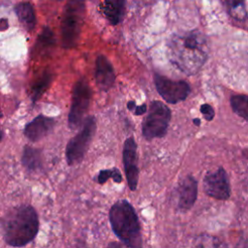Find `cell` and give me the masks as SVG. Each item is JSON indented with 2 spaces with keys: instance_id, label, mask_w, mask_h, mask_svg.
I'll use <instances>...</instances> for the list:
<instances>
[{
  "instance_id": "8fae6325",
  "label": "cell",
  "mask_w": 248,
  "mask_h": 248,
  "mask_svg": "<svg viewBox=\"0 0 248 248\" xmlns=\"http://www.w3.org/2000/svg\"><path fill=\"white\" fill-rule=\"evenodd\" d=\"M178 208L187 211L193 207L198 197V182L192 175H187L180 180L177 186Z\"/></svg>"
},
{
  "instance_id": "52a82bcc",
  "label": "cell",
  "mask_w": 248,
  "mask_h": 248,
  "mask_svg": "<svg viewBox=\"0 0 248 248\" xmlns=\"http://www.w3.org/2000/svg\"><path fill=\"white\" fill-rule=\"evenodd\" d=\"M92 97V90L85 78L78 79L73 89L71 108L68 122L71 129H77L81 124Z\"/></svg>"
},
{
  "instance_id": "7a4b0ae2",
  "label": "cell",
  "mask_w": 248,
  "mask_h": 248,
  "mask_svg": "<svg viewBox=\"0 0 248 248\" xmlns=\"http://www.w3.org/2000/svg\"><path fill=\"white\" fill-rule=\"evenodd\" d=\"M5 242L22 247L31 242L39 231V218L35 208L22 204L11 209L1 220Z\"/></svg>"
},
{
  "instance_id": "6da1fadb",
  "label": "cell",
  "mask_w": 248,
  "mask_h": 248,
  "mask_svg": "<svg viewBox=\"0 0 248 248\" xmlns=\"http://www.w3.org/2000/svg\"><path fill=\"white\" fill-rule=\"evenodd\" d=\"M169 56L181 72L195 75L205 63L209 45L207 38L199 30L174 34L168 44Z\"/></svg>"
},
{
  "instance_id": "5bb4252c",
  "label": "cell",
  "mask_w": 248,
  "mask_h": 248,
  "mask_svg": "<svg viewBox=\"0 0 248 248\" xmlns=\"http://www.w3.org/2000/svg\"><path fill=\"white\" fill-rule=\"evenodd\" d=\"M124 7L125 0H104V14L111 24L116 25L121 21Z\"/></svg>"
},
{
  "instance_id": "d6986e66",
  "label": "cell",
  "mask_w": 248,
  "mask_h": 248,
  "mask_svg": "<svg viewBox=\"0 0 248 248\" xmlns=\"http://www.w3.org/2000/svg\"><path fill=\"white\" fill-rule=\"evenodd\" d=\"M230 102L233 111L248 121V96L234 95L231 98Z\"/></svg>"
},
{
  "instance_id": "44dd1931",
  "label": "cell",
  "mask_w": 248,
  "mask_h": 248,
  "mask_svg": "<svg viewBox=\"0 0 248 248\" xmlns=\"http://www.w3.org/2000/svg\"><path fill=\"white\" fill-rule=\"evenodd\" d=\"M108 178H112V180L116 183H120L122 181V175L117 168L102 170L96 176V181L99 184H104Z\"/></svg>"
},
{
  "instance_id": "9a60e30c",
  "label": "cell",
  "mask_w": 248,
  "mask_h": 248,
  "mask_svg": "<svg viewBox=\"0 0 248 248\" xmlns=\"http://www.w3.org/2000/svg\"><path fill=\"white\" fill-rule=\"evenodd\" d=\"M16 14L21 24L28 30L34 28L36 24V16L33 6L28 3H19L16 6Z\"/></svg>"
},
{
  "instance_id": "9c48e42d",
  "label": "cell",
  "mask_w": 248,
  "mask_h": 248,
  "mask_svg": "<svg viewBox=\"0 0 248 248\" xmlns=\"http://www.w3.org/2000/svg\"><path fill=\"white\" fill-rule=\"evenodd\" d=\"M204 193L218 201H227L231 197V185L226 170L220 167L208 171L203 178Z\"/></svg>"
},
{
  "instance_id": "5b68a950",
  "label": "cell",
  "mask_w": 248,
  "mask_h": 248,
  "mask_svg": "<svg viewBox=\"0 0 248 248\" xmlns=\"http://www.w3.org/2000/svg\"><path fill=\"white\" fill-rule=\"evenodd\" d=\"M170 120V109L160 101L151 103L149 111L142 122V135L146 140L166 135Z\"/></svg>"
},
{
  "instance_id": "7402d4cb",
  "label": "cell",
  "mask_w": 248,
  "mask_h": 248,
  "mask_svg": "<svg viewBox=\"0 0 248 248\" xmlns=\"http://www.w3.org/2000/svg\"><path fill=\"white\" fill-rule=\"evenodd\" d=\"M54 43L53 34L48 28H45L38 39V48L39 49H47Z\"/></svg>"
},
{
  "instance_id": "e0dca14e",
  "label": "cell",
  "mask_w": 248,
  "mask_h": 248,
  "mask_svg": "<svg viewBox=\"0 0 248 248\" xmlns=\"http://www.w3.org/2000/svg\"><path fill=\"white\" fill-rule=\"evenodd\" d=\"M193 248H228V246L214 235L202 233L194 239Z\"/></svg>"
},
{
  "instance_id": "4fadbf2b",
  "label": "cell",
  "mask_w": 248,
  "mask_h": 248,
  "mask_svg": "<svg viewBox=\"0 0 248 248\" xmlns=\"http://www.w3.org/2000/svg\"><path fill=\"white\" fill-rule=\"evenodd\" d=\"M53 126V118L39 115L25 126L24 135L28 140L32 141H37L46 136L52 130Z\"/></svg>"
},
{
  "instance_id": "30bf717a",
  "label": "cell",
  "mask_w": 248,
  "mask_h": 248,
  "mask_svg": "<svg viewBox=\"0 0 248 248\" xmlns=\"http://www.w3.org/2000/svg\"><path fill=\"white\" fill-rule=\"evenodd\" d=\"M122 158L128 186L130 190L135 191L139 182V168L137 143L132 137L128 138L124 142Z\"/></svg>"
},
{
  "instance_id": "603a6c76",
  "label": "cell",
  "mask_w": 248,
  "mask_h": 248,
  "mask_svg": "<svg viewBox=\"0 0 248 248\" xmlns=\"http://www.w3.org/2000/svg\"><path fill=\"white\" fill-rule=\"evenodd\" d=\"M201 112L202 113L203 117H204L206 120H208V121H210V120L214 117V110H213V108H212L211 106L207 105V104L202 105V107H201Z\"/></svg>"
},
{
  "instance_id": "484cf974",
  "label": "cell",
  "mask_w": 248,
  "mask_h": 248,
  "mask_svg": "<svg viewBox=\"0 0 248 248\" xmlns=\"http://www.w3.org/2000/svg\"><path fill=\"white\" fill-rule=\"evenodd\" d=\"M107 248H123V247H122V245H121L120 243L113 241V242L108 243V245L107 246Z\"/></svg>"
},
{
  "instance_id": "3957f363",
  "label": "cell",
  "mask_w": 248,
  "mask_h": 248,
  "mask_svg": "<svg viewBox=\"0 0 248 248\" xmlns=\"http://www.w3.org/2000/svg\"><path fill=\"white\" fill-rule=\"evenodd\" d=\"M114 234L129 248H142V235L139 217L126 200L114 202L108 213Z\"/></svg>"
},
{
  "instance_id": "8992f818",
  "label": "cell",
  "mask_w": 248,
  "mask_h": 248,
  "mask_svg": "<svg viewBox=\"0 0 248 248\" xmlns=\"http://www.w3.org/2000/svg\"><path fill=\"white\" fill-rule=\"evenodd\" d=\"M96 131L95 118L89 116L85 119L81 130L72 138L66 146V160L68 165H75L79 163L93 139Z\"/></svg>"
},
{
  "instance_id": "4316f807",
  "label": "cell",
  "mask_w": 248,
  "mask_h": 248,
  "mask_svg": "<svg viewBox=\"0 0 248 248\" xmlns=\"http://www.w3.org/2000/svg\"><path fill=\"white\" fill-rule=\"evenodd\" d=\"M2 138H3V132H2V130H1V128H0V141H1Z\"/></svg>"
},
{
  "instance_id": "ffe728a7",
  "label": "cell",
  "mask_w": 248,
  "mask_h": 248,
  "mask_svg": "<svg viewBox=\"0 0 248 248\" xmlns=\"http://www.w3.org/2000/svg\"><path fill=\"white\" fill-rule=\"evenodd\" d=\"M50 80H51V75L49 73L46 72L35 81V83L32 86V99H33V101L40 98V96L47 88Z\"/></svg>"
},
{
  "instance_id": "ac0fdd59",
  "label": "cell",
  "mask_w": 248,
  "mask_h": 248,
  "mask_svg": "<svg viewBox=\"0 0 248 248\" xmlns=\"http://www.w3.org/2000/svg\"><path fill=\"white\" fill-rule=\"evenodd\" d=\"M229 15L238 20L243 21L247 17V12L244 4V0H225Z\"/></svg>"
},
{
  "instance_id": "d4e9b609",
  "label": "cell",
  "mask_w": 248,
  "mask_h": 248,
  "mask_svg": "<svg viewBox=\"0 0 248 248\" xmlns=\"http://www.w3.org/2000/svg\"><path fill=\"white\" fill-rule=\"evenodd\" d=\"M8 25H9V23H8V20L6 18L0 19V31L6 30L8 28Z\"/></svg>"
},
{
  "instance_id": "7c38bea8",
  "label": "cell",
  "mask_w": 248,
  "mask_h": 248,
  "mask_svg": "<svg viewBox=\"0 0 248 248\" xmlns=\"http://www.w3.org/2000/svg\"><path fill=\"white\" fill-rule=\"evenodd\" d=\"M95 79L98 87L101 90H108L115 79V74L112 65L104 55H99L96 59Z\"/></svg>"
},
{
  "instance_id": "cb8c5ba5",
  "label": "cell",
  "mask_w": 248,
  "mask_h": 248,
  "mask_svg": "<svg viewBox=\"0 0 248 248\" xmlns=\"http://www.w3.org/2000/svg\"><path fill=\"white\" fill-rule=\"evenodd\" d=\"M128 108H129L130 109L134 110V111H135V113H136V114H138V115L144 113V112H145V110H146V107H145V105H144V104H143V105H141V106H135L133 102H130V103L128 104Z\"/></svg>"
},
{
  "instance_id": "2e32d148",
  "label": "cell",
  "mask_w": 248,
  "mask_h": 248,
  "mask_svg": "<svg viewBox=\"0 0 248 248\" xmlns=\"http://www.w3.org/2000/svg\"><path fill=\"white\" fill-rule=\"evenodd\" d=\"M42 153L39 149L26 145L22 154V165L28 170H38L42 168Z\"/></svg>"
},
{
  "instance_id": "277c9868",
  "label": "cell",
  "mask_w": 248,
  "mask_h": 248,
  "mask_svg": "<svg viewBox=\"0 0 248 248\" xmlns=\"http://www.w3.org/2000/svg\"><path fill=\"white\" fill-rule=\"evenodd\" d=\"M84 0H69L61 20V41L65 48L74 47L81 32L84 21Z\"/></svg>"
},
{
  "instance_id": "83f0119b",
  "label": "cell",
  "mask_w": 248,
  "mask_h": 248,
  "mask_svg": "<svg viewBox=\"0 0 248 248\" xmlns=\"http://www.w3.org/2000/svg\"><path fill=\"white\" fill-rule=\"evenodd\" d=\"M1 115H2V113H1V109H0V116H1Z\"/></svg>"
},
{
  "instance_id": "ba28073f",
  "label": "cell",
  "mask_w": 248,
  "mask_h": 248,
  "mask_svg": "<svg viewBox=\"0 0 248 248\" xmlns=\"http://www.w3.org/2000/svg\"><path fill=\"white\" fill-rule=\"evenodd\" d=\"M154 82L158 93L170 104H176L185 100L190 93V86L183 80H172L156 74L154 76Z\"/></svg>"
}]
</instances>
